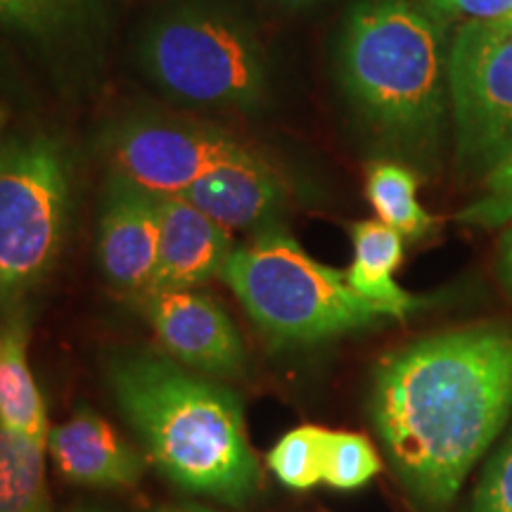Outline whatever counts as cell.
<instances>
[{"mask_svg":"<svg viewBox=\"0 0 512 512\" xmlns=\"http://www.w3.org/2000/svg\"><path fill=\"white\" fill-rule=\"evenodd\" d=\"M512 406V328L477 325L382 358L370 418L406 491L446 510Z\"/></svg>","mask_w":512,"mask_h":512,"instance_id":"obj_1","label":"cell"},{"mask_svg":"<svg viewBox=\"0 0 512 512\" xmlns=\"http://www.w3.org/2000/svg\"><path fill=\"white\" fill-rule=\"evenodd\" d=\"M451 41L446 17L422 0H356L339 31L344 98L377 145L408 162H432L441 150Z\"/></svg>","mask_w":512,"mask_h":512,"instance_id":"obj_2","label":"cell"},{"mask_svg":"<svg viewBox=\"0 0 512 512\" xmlns=\"http://www.w3.org/2000/svg\"><path fill=\"white\" fill-rule=\"evenodd\" d=\"M107 384L166 479L228 505L256 494L261 470L233 389L152 349L112 356Z\"/></svg>","mask_w":512,"mask_h":512,"instance_id":"obj_3","label":"cell"},{"mask_svg":"<svg viewBox=\"0 0 512 512\" xmlns=\"http://www.w3.org/2000/svg\"><path fill=\"white\" fill-rule=\"evenodd\" d=\"M143 74L178 105L252 114L271 95V67L252 24L219 0H176L138 38Z\"/></svg>","mask_w":512,"mask_h":512,"instance_id":"obj_4","label":"cell"},{"mask_svg":"<svg viewBox=\"0 0 512 512\" xmlns=\"http://www.w3.org/2000/svg\"><path fill=\"white\" fill-rule=\"evenodd\" d=\"M221 278L275 344H316L387 320L349 285L347 271L320 264L278 228L235 249Z\"/></svg>","mask_w":512,"mask_h":512,"instance_id":"obj_5","label":"cell"},{"mask_svg":"<svg viewBox=\"0 0 512 512\" xmlns=\"http://www.w3.org/2000/svg\"><path fill=\"white\" fill-rule=\"evenodd\" d=\"M72 197L64 150L53 138L0 143V311L36 290L62 252Z\"/></svg>","mask_w":512,"mask_h":512,"instance_id":"obj_6","label":"cell"},{"mask_svg":"<svg viewBox=\"0 0 512 512\" xmlns=\"http://www.w3.org/2000/svg\"><path fill=\"white\" fill-rule=\"evenodd\" d=\"M458 164L486 176L512 152V29L465 22L448 62Z\"/></svg>","mask_w":512,"mask_h":512,"instance_id":"obj_7","label":"cell"},{"mask_svg":"<svg viewBox=\"0 0 512 512\" xmlns=\"http://www.w3.org/2000/svg\"><path fill=\"white\" fill-rule=\"evenodd\" d=\"M102 152L112 174L155 195H181L214 169L256 157L221 128L162 114L121 119L105 133Z\"/></svg>","mask_w":512,"mask_h":512,"instance_id":"obj_8","label":"cell"},{"mask_svg":"<svg viewBox=\"0 0 512 512\" xmlns=\"http://www.w3.org/2000/svg\"><path fill=\"white\" fill-rule=\"evenodd\" d=\"M145 316L162 347L181 366L200 375H238L245 344L235 323L214 297L197 290L140 294Z\"/></svg>","mask_w":512,"mask_h":512,"instance_id":"obj_9","label":"cell"},{"mask_svg":"<svg viewBox=\"0 0 512 512\" xmlns=\"http://www.w3.org/2000/svg\"><path fill=\"white\" fill-rule=\"evenodd\" d=\"M159 233V195L110 174L100 204L98 259L112 287L138 297L150 287Z\"/></svg>","mask_w":512,"mask_h":512,"instance_id":"obj_10","label":"cell"},{"mask_svg":"<svg viewBox=\"0 0 512 512\" xmlns=\"http://www.w3.org/2000/svg\"><path fill=\"white\" fill-rule=\"evenodd\" d=\"M159 223L157 266L145 292L197 290L223 275L230 254L235 252L228 228L209 219L181 195H159Z\"/></svg>","mask_w":512,"mask_h":512,"instance_id":"obj_11","label":"cell"},{"mask_svg":"<svg viewBox=\"0 0 512 512\" xmlns=\"http://www.w3.org/2000/svg\"><path fill=\"white\" fill-rule=\"evenodd\" d=\"M48 451L57 470L76 484L133 486L145 472L136 448L93 411H79L72 420L50 427Z\"/></svg>","mask_w":512,"mask_h":512,"instance_id":"obj_12","label":"cell"},{"mask_svg":"<svg viewBox=\"0 0 512 512\" xmlns=\"http://www.w3.org/2000/svg\"><path fill=\"white\" fill-rule=\"evenodd\" d=\"M181 197L223 228L249 230L271 226L285 207L287 190L275 169L264 159L252 157L214 169L181 192Z\"/></svg>","mask_w":512,"mask_h":512,"instance_id":"obj_13","label":"cell"},{"mask_svg":"<svg viewBox=\"0 0 512 512\" xmlns=\"http://www.w3.org/2000/svg\"><path fill=\"white\" fill-rule=\"evenodd\" d=\"M354 259L347 268V280L354 290L375 304L387 318H406L420 309L422 299L413 297L394 280L403 259V235L387 223L361 221L351 226Z\"/></svg>","mask_w":512,"mask_h":512,"instance_id":"obj_14","label":"cell"},{"mask_svg":"<svg viewBox=\"0 0 512 512\" xmlns=\"http://www.w3.org/2000/svg\"><path fill=\"white\" fill-rule=\"evenodd\" d=\"M27 318L19 311H8L0 325V422L48 448V411L29 368Z\"/></svg>","mask_w":512,"mask_h":512,"instance_id":"obj_15","label":"cell"},{"mask_svg":"<svg viewBox=\"0 0 512 512\" xmlns=\"http://www.w3.org/2000/svg\"><path fill=\"white\" fill-rule=\"evenodd\" d=\"M46 451L0 422V512H53Z\"/></svg>","mask_w":512,"mask_h":512,"instance_id":"obj_16","label":"cell"},{"mask_svg":"<svg viewBox=\"0 0 512 512\" xmlns=\"http://www.w3.org/2000/svg\"><path fill=\"white\" fill-rule=\"evenodd\" d=\"M366 195L382 223L408 240L430 235L437 221L418 200V176L394 159H377L368 166Z\"/></svg>","mask_w":512,"mask_h":512,"instance_id":"obj_17","label":"cell"},{"mask_svg":"<svg viewBox=\"0 0 512 512\" xmlns=\"http://www.w3.org/2000/svg\"><path fill=\"white\" fill-rule=\"evenodd\" d=\"M110 0H0V27L36 38L72 36L105 15Z\"/></svg>","mask_w":512,"mask_h":512,"instance_id":"obj_18","label":"cell"},{"mask_svg":"<svg viewBox=\"0 0 512 512\" xmlns=\"http://www.w3.org/2000/svg\"><path fill=\"white\" fill-rule=\"evenodd\" d=\"M325 437H328V430L313 425L287 432L268 453V467L290 489H311L323 482Z\"/></svg>","mask_w":512,"mask_h":512,"instance_id":"obj_19","label":"cell"},{"mask_svg":"<svg viewBox=\"0 0 512 512\" xmlns=\"http://www.w3.org/2000/svg\"><path fill=\"white\" fill-rule=\"evenodd\" d=\"M380 472V456L366 437L354 432H328L323 451V482L351 491Z\"/></svg>","mask_w":512,"mask_h":512,"instance_id":"obj_20","label":"cell"},{"mask_svg":"<svg viewBox=\"0 0 512 512\" xmlns=\"http://www.w3.org/2000/svg\"><path fill=\"white\" fill-rule=\"evenodd\" d=\"M484 195L460 211L458 221L467 226H503L512 221V152L484 176Z\"/></svg>","mask_w":512,"mask_h":512,"instance_id":"obj_21","label":"cell"},{"mask_svg":"<svg viewBox=\"0 0 512 512\" xmlns=\"http://www.w3.org/2000/svg\"><path fill=\"white\" fill-rule=\"evenodd\" d=\"M472 512H512V430L486 467Z\"/></svg>","mask_w":512,"mask_h":512,"instance_id":"obj_22","label":"cell"},{"mask_svg":"<svg viewBox=\"0 0 512 512\" xmlns=\"http://www.w3.org/2000/svg\"><path fill=\"white\" fill-rule=\"evenodd\" d=\"M441 17H463L467 22H498L512 17V0H422Z\"/></svg>","mask_w":512,"mask_h":512,"instance_id":"obj_23","label":"cell"},{"mask_svg":"<svg viewBox=\"0 0 512 512\" xmlns=\"http://www.w3.org/2000/svg\"><path fill=\"white\" fill-rule=\"evenodd\" d=\"M498 273H501L503 287L512 294V226L503 238V249H501V264H498Z\"/></svg>","mask_w":512,"mask_h":512,"instance_id":"obj_24","label":"cell"},{"mask_svg":"<svg viewBox=\"0 0 512 512\" xmlns=\"http://www.w3.org/2000/svg\"><path fill=\"white\" fill-rule=\"evenodd\" d=\"M268 3L278 5V8H285V10H304V8H313V5L325 3V0H268Z\"/></svg>","mask_w":512,"mask_h":512,"instance_id":"obj_25","label":"cell"},{"mask_svg":"<svg viewBox=\"0 0 512 512\" xmlns=\"http://www.w3.org/2000/svg\"><path fill=\"white\" fill-rule=\"evenodd\" d=\"M171 512H211V510H204V508H178V510H171Z\"/></svg>","mask_w":512,"mask_h":512,"instance_id":"obj_26","label":"cell"},{"mask_svg":"<svg viewBox=\"0 0 512 512\" xmlns=\"http://www.w3.org/2000/svg\"><path fill=\"white\" fill-rule=\"evenodd\" d=\"M498 22H503L505 27H510L512 29V17H505V19H498Z\"/></svg>","mask_w":512,"mask_h":512,"instance_id":"obj_27","label":"cell"}]
</instances>
